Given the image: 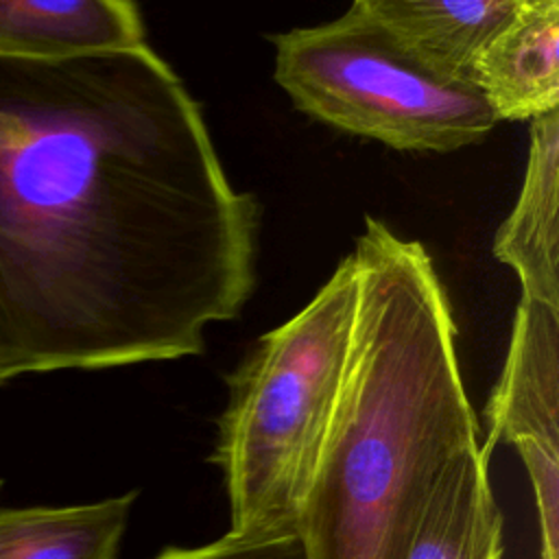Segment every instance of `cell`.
<instances>
[{
  "instance_id": "obj_11",
  "label": "cell",
  "mask_w": 559,
  "mask_h": 559,
  "mask_svg": "<svg viewBox=\"0 0 559 559\" xmlns=\"http://www.w3.org/2000/svg\"><path fill=\"white\" fill-rule=\"evenodd\" d=\"M138 491L72 507L0 511V559H116Z\"/></svg>"
},
{
  "instance_id": "obj_1",
  "label": "cell",
  "mask_w": 559,
  "mask_h": 559,
  "mask_svg": "<svg viewBox=\"0 0 559 559\" xmlns=\"http://www.w3.org/2000/svg\"><path fill=\"white\" fill-rule=\"evenodd\" d=\"M260 212L146 44L0 57V376L203 352L255 284Z\"/></svg>"
},
{
  "instance_id": "obj_13",
  "label": "cell",
  "mask_w": 559,
  "mask_h": 559,
  "mask_svg": "<svg viewBox=\"0 0 559 559\" xmlns=\"http://www.w3.org/2000/svg\"><path fill=\"white\" fill-rule=\"evenodd\" d=\"M2 382H4V380H2V376H0V384H2Z\"/></svg>"
},
{
  "instance_id": "obj_4",
  "label": "cell",
  "mask_w": 559,
  "mask_h": 559,
  "mask_svg": "<svg viewBox=\"0 0 559 559\" xmlns=\"http://www.w3.org/2000/svg\"><path fill=\"white\" fill-rule=\"evenodd\" d=\"M271 39L275 83L330 127L397 151L450 153L498 124L472 79L430 66L354 4L332 22Z\"/></svg>"
},
{
  "instance_id": "obj_7",
  "label": "cell",
  "mask_w": 559,
  "mask_h": 559,
  "mask_svg": "<svg viewBox=\"0 0 559 559\" xmlns=\"http://www.w3.org/2000/svg\"><path fill=\"white\" fill-rule=\"evenodd\" d=\"M559 111L531 120L524 179L493 236V258L515 271L522 297L559 306Z\"/></svg>"
},
{
  "instance_id": "obj_2",
  "label": "cell",
  "mask_w": 559,
  "mask_h": 559,
  "mask_svg": "<svg viewBox=\"0 0 559 559\" xmlns=\"http://www.w3.org/2000/svg\"><path fill=\"white\" fill-rule=\"evenodd\" d=\"M347 376L297 535L306 559H406L443 467L478 443L443 284L424 245L367 216Z\"/></svg>"
},
{
  "instance_id": "obj_5",
  "label": "cell",
  "mask_w": 559,
  "mask_h": 559,
  "mask_svg": "<svg viewBox=\"0 0 559 559\" xmlns=\"http://www.w3.org/2000/svg\"><path fill=\"white\" fill-rule=\"evenodd\" d=\"M559 306L522 297L502 376L487 406L491 424L480 445L511 443L522 456L537 502L542 559H559Z\"/></svg>"
},
{
  "instance_id": "obj_3",
  "label": "cell",
  "mask_w": 559,
  "mask_h": 559,
  "mask_svg": "<svg viewBox=\"0 0 559 559\" xmlns=\"http://www.w3.org/2000/svg\"><path fill=\"white\" fill-rule=\"evenodd\" d=\"M358 310V269L345 255L319 293L266 332L229 376L214 461L231 535H297L343 393Z\"/></svg>"
},
{
  "instance_id": "obj_10",
  "label": "cell",
  "mask_w": 559,
  "mask_h": 559,
  "mask_svg": "<svg viewBox=\"0 0 559 559\" xmlns=\"http://www.w3.org/2000/svg\"><path fill=\"white\" fill-rule=\"evenodd\" d=\"M520 0H354L365 15L430 66L469 79L478 50Z\"/></svg>"
},
{
  "instance_id": "obj_6",
  "label": "cell",
  "mask_w": 559,
  "mask_h": 559,
  "mask_svg": "<svg viewBox=\"0 0 559 559\" xmlns=\"http://www.w3.org/2000/svg\"><path fill=\"white\" fill-rule=\"evenodd\" d=\"M500 120L559 111V0H520L469 68Z\"/></svg>"
},
{
  "instance_id": "obj_8",
  "label": "cell",
  "mask_w": 559,
  "mask_h": 559,
  "mask_svg": "<svg viewBox=\"0 0 559 559\" xmlns=\"http://www.w3.org/2000/svg\"><path fill=\"white\" fill-rule=\"evenodd\" d=\"M144 44L133 0H0V57L57 59Z\"/></svg>"
},
{
  "instance_id": "obj_12",
  "label": "cell",
  "mask_w": 559,
  "mask_h": 559,
  "mask_svg": "<svg viewBox=\"0 0 559 559\" xmlns=\"http://www.w3.org/2000/svg\"><path fill=\"white\" fill-rule=\"evenodd\" d=\"M155 559H306L299 535L282 537H225L201 548H168Z\"/></svg>"
},
{
  "instance_id": "obj_9",
  "label": "cell",
  "mask_w": 559,
  "mask_h": 559,
  "mask_svg": "<svg viewBox=\"0 0 559 559\" xmlns=\"http://www.w3.org/2000/svg\"><path fill=\"white\" fill-rule=\"evenodd\" d=\"M487 461L480 443H472L443 467L406 559L502 557V515L489 487Z\"/></svg>"
}]
</instances>
